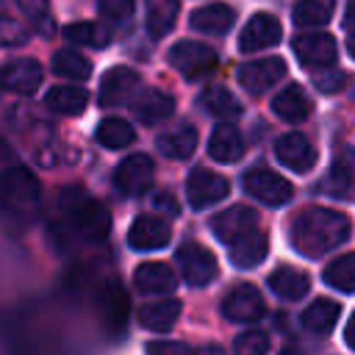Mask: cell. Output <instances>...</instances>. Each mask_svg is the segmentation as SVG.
<instances>
[{
	"label": "cell",
	"mask_w": 355,
	"mask_h": 355,
	"mask_svg": "<svg viewBox=\"0 0 355 355\" xmlns=\"http://www.w3.org/2000/svg\"><path fill=\"white\" fill-rule=\"evenodd\" d=\"M349 216L333 208H302L291 222V247L305 258H322L349 239Z\"/></svg>",
	"instance_id": "6da1fadb"
},
{
	"label": "cell",
	"mask_w": 355,
	"mask_h": 355,
	"mask_svg": "<svg viewBox=\"0 0 355 355\" xmlns=\"http://www.w3.org/2000/svg\"><path fill=\"white\" fill-rule=\"evenodd\" d=\"M61 208L78 227V233L89 241H103L111 233V216L103 202L89 197L80 186H67L61 191Z\"/></svg>",
	"instance_id": "7a4b0ae2"
},
{
	"label": "cell",
	"mask_w": 355,
	"mask_h": 355,
	"mask_svg": "<svg viewBox=\"0 0 355 355\" xmlns=\"http://www.w3.org/2000/svg\"><path fill=\"white\" fill-rule=\"evenodd\" d=\"M169 64L186 78V80H197L202 75H208L214 67H216V53L202 44V42H191V39H183L178 44H172L169 50Z\"/></svg>",
	"instance_id": "3957f363"
},
{
	"label": "cell",
	"mask_w": 355,
	"mask_h": 355,
	"mask_svg": "<svg viewBox=\"0 0 355 355\" xmlns=\"http://www.w3.org/2000/svg\"><path fill=\"white\" fill-rule=\"evenodd\" d=\"M178 263H180V275L189 286L200 288V286H208L216 272H219V263L214 258L211 250H205L202 244L197 241H186L178 247Z\"/></svg>",
	"instance_id": "277c9868"
},
{
	"label": "cell",
	"mask_w": 355,
	"mask_h": 355,
	"mask_svg": "<svg viewBox=\"0 0 355 355\" xmlns=\"http://www.w3.org/2000/svg\"><path fill=\"white\" fill-rule=\"evenodd\" d=\"M211 230L222 244H236L258 230V214L250 205H230L211 219Z\"/></svg>",
	"instance_id": "5b68a950"
},
{
	"label": "cell",
	"mask_w": 355,
	"mask_h": 355,
	"mask_svg": "<svg viewBox=\"0 0 355 355\" xmlns=\"http://www.w3.org/2000/svg\"><path fill=\"white\" fill-rule=\"evenodd\" d=\"M150 183H153V161H150V155L133 153V155L119 161V166L114 172V186H116L119 194L139 197V194H144L150 189Z\"/></svg>",
	"instance_id": "8992f818"
},
{
	"label": "cell",
	"mask_w": 355,
	"mask_h": 355,
	"mask_svg": "<svg viewBox=\"0 0 355 355\" xmlns=\"http://www.w3.org/2000/svg\"><path fill=\"white\" fill-rule=\"evenodd\" d=\"M244 189L263 205H286L294 194L291 183L272 169H250L244 175Z\"/></svg>",
	"instance_id": "52a82bcc"
},
{
	"label": "cell",
	"mask_w": 355,
	"mask_h": 355,
	"mask_svg": "<svg viewBox=\"0 0 355 355\" xmlns=\"http://www.w3.org/2000/svg\"><path fill=\"white\" fill-rule=\"evenodd\" d=\"M286 75V61L277 55L269 58H255L239 67V83L244 92L250 94H263L266 89H272L280 78Z\"/></svg>",
	"instance_id": "ba28073f"
},
{
	"label": "cell",
	"mask_w": 355,
	"mask_h": 355,
	"mask_svg": "<svg viewBox=\"0 0 355 355\" xmlns=\"http://www.w3.org/2000/svg\"><path fill=\"white\" fill-rule=\"evenodd\" d=\"M280 36H283V31H280L277 17L275 14H266V11H258L241 28V33H239V50L241 53H258V50H266V47L277 44Z\"/></svg>",
	"instance_id": "9c48e42d"
},
{
	"label": "cell",
	"mask_w": 355,
	"mask_h": 355,
	"mask_svg": "<svg viewBox=\"0 0 355 355\" xmlns=\"http://www.w3.org/2000/svg\"><path fill=\"white\" fill-rule=\"evenodd\" d=\"M227 191H230L227 178H222V175H216L211 169H194L189 175V180H186V197H189L191 208H197V211L225 200Z\"/></svg>",
	"instance_id": "30bf717a"
},
{
	"label": "cell",
	"mask_w": 355,
	"mask_h": 355,
	"mask_svg": "<svg viewBox=\"0 0 355 355\" xmlns=\"http://www.w3.org/2000/svg\"><path fill=\"white\" fill-rule=\"evenodd\" d=\"M263 311H266L263 297L250 283H241V286L230 288L222 300V316L230 319V322H258L263 316Z\"/></svg>",
	"instance_id": "8fae6325"
},
{
	"label": "cell",
	"mask_w": 355,
	"mask_h": 355,
	"mask_svg": "<svg viewBox=\"0 0 355 355\" xmlns=\"http://www.w3.org/2000/svg\"><path fill=\"white\" fill-rule=\"evenodd\" d=\"M291 47H294L297 61L313 72L333 67L336 61V42L330 33H300Z\"/></svg>",
	"instance_id": "7c38bea8"
},
{
	"label": "cell",
	"mask_w": 355,
	"mask_h": 355,
	"mask_svg": "<svg viewBox=\"0 0 355 355\" xmlns=\"http://www.w3.org/2000/svg\"><path fill=\"white\" fill-rule=\"evenodd\" d=\"M275 158L291 172H311L316 166V147L302 133H286L275 141Z\"/></svg>",
	"instance_id": "4fadbf2b"
},
{
	"label": "cell",
	"mask_w": 355,
	"mask_h": 355,
	"mask_svg": "<svg viewBox=\"0 0 355 355\" xmlns=\"http://www.w3.org/2000/svg\"><path fill=\"white\" fill-rule=\"evenodd\" d=\"M0 194L11 205H19V208L33 205L39 200V180L25 166H8L0 172Z\"/></svg>",
	"instance_id": "5bb4252c"
},
{
	"label": "cell",
	"mask_w": 355,
	"mask_h": 355,
	"mask_svg": "<svg viewBox=\"0 0 355 355\" xmlns=\"http://www.w3.org/2000/svg\"><path fill=\"white\" fill-rule=\"evenodd\" d=\"M0 86L14 94H33L42 86V67L33 58H17L0 67Z\"/></svg>",
	"instance_id": "9a60e30c"
},
{
	"label": "cell",
	"mask_w": 355,
	"mask_h": 355,
	"mask_svg": "<svg viewBox=\"0 0 355 355\" xmlns=\"http://www.w3.org/2000/svg\"><path fill=\"white\" fill-rule=\"evenodd\" d=\"M139 86V72L130 69V67H114L103 75L100 80V92H97V100L100 105H125L133 94V89Z\"/></svg>",
	"instance_id": "2e32d148"
},
{
	"label": "cell",
	"mask_w": 355,
	"mask_h": 355,
	"mask_svg": "<svg viewBox=\"0 0 355 355\" xmlns=\"http://www.w3.org/2000/svg\"><path fill=\"white\" fill-rule=\"evenodd\" d=\"M236 22V11L227 6V3H208V6H200L197 11H191L189 17V25L191 31L197 33H211V36H222L233 28Z\"/></svg>",
	"instance_id": "e0dca14e"
},
{
	"label": "cell",
	"mask_w": 355,
	"mask_h": 355,
	"mask_svg": "<svg viewBox=\"0 0 355 355\" xmlns=\"http://www.w3.org/2000/svg\"><path fill=\"white\" fill-rule=\"evenodd\" d=\"M166 241H169V225L158 216H150V214L139 216L128 230V244L133 250H141V252L161 250Z\"/></svg>",
	"instance_id": "ac0fdd59"
},
{
	"label": "cell",
	"mask_w": 355,
	"mask_h": 355,
	"mask_svg": "<svg viewBox=\"0 0 355 355\" xmlns=\"http://www.w3.org/2000/svg\"><path fill=\"white\" fill-rule=\"evenodd\" d=\"M133 114L139 122L155 125V122L169 119L175 114V100H172V94H166L161 89H144L133 100Z\"/></svg>",
	"instance_id": "d6986e66"
},
{
	"label": "cell",
	"mask_w": 355,
	"mask_h": 355,
	"mask_svg": "<svg viewBox=\"0 0 355 355\" xmlns=\"http://www.w3.org/2000/svg\"><path fill=\"white\" fill-rule=\"evenodd\" d=\"M178 316H180V300H172V297L155 300V302H144L136 311L139 324L144 330H155V333L172 330V324L178 322Z\"/></svg>",
	"instance_id": "ffe728a7"
},
{
	"label": "cell",
	"mask_w": 355,
	"mask_h": 355,
	"mask_svg": "<svg viewBox=\"0 0 355 355\" xmlns=\"http://www.w3.org/2000/svg\"><path fill=\"white\" fill-rule=\"evenodd\" d=\"M208 155L219 164H233L244 155V139L241 133L230 125V122H222L214 128L211 139H208Z\"/></svg>",
	"instance_id": "44dd1931"
},
{
	"label": "cell",
	"mask_w": 355,
	"mask_h": 355,
	"mask_svg": "<svg viewBox=\"0 0 355 355\" xmlns=\"http://www.w3.org/2000/svg\"><path fill=\"white\" fill-rule=\"evenodd\" d=\"M133 280H136V288H139L141 294H169V291H175V286H178L175 272H172L166 263H161V261H147V263H141V266L136 269Z\"/></svg>",
	"instance_id": "7402d4cb"
},
{
	"label": "cell",
	"mask_w": 355,
	"mask_h": 355,
	"mask_svg": "<svg viewBox=\"0 0 355 355\" xmlns=\"http://www.w3.org/2000/svg\"><path fill=\"white\" fill-rule=\"evenodd\" d=\"M272 111H275L280 119H286V122H302V119L311 114V100H308V94H305L302 86L291 83V86L280 89V92L272 97Z\"/></svg>",
	"instance_id": "603a6c76"
},
{
	"label": "cell",
	"mask_w": 355,
	"mask_h": 355,
	"mask_svg": "<svg viewBox=\"0 0 355 355\" xmlns=\"http://www.w3.org/2000/svg\"><path fill=\"white\" fill-rule=\"evenodd\" d=\"M269 288H272L280 300L294 302V300H302V297L308 294L311 280H308L305 272H300V269H294V266H277V269L269 275Z\"/></svg>",
	"instance_id": "cb8c5ba5"
},
{
	"label": "cell",
	"mask_w": 355,
	"mask_h": 355,
	"mask_svg": "<svg viewBox=\"0 0 355 355\" xmlns=\"http://www.w3.org/2000/svg\"><path fill=\"white\" fill-rule=\"evenodd\" d=\"M266 252H269V239H266V233H261V230H252V233L244 236L241 241L230 244V261H233V266H239V269H252V266H258V263L266 258Z\"/></svg>",
	"instance_id": "d4e9b609"
},
{
	"label": "cell",
	"mask_w": 355,
	"mask_h": 355,
	"mask_svg": "<svg viewBox=\"0 0 355 355\" xmlns=\"http://www.w3.org/2000/svg\"><path fill=\"white\" fill-rule=\"evenodd\" d=\"M44 105L61 116H78L89 105V94L80 86H53L44 97Z\"/></svg>",
	"instance_id": "484cf974"
},
{
	"label": "cell",
	"mask_w": 355,
	"mask_h": 355,
	"mask_svg": "<svg viewBox=\"0 0 355 355\" xmlns=\"http://www.w3.org/2000/svg\"><path fill=\"white\" fill-rule=\"evenodd\" d=\"M338 316H341V305L336 302V300H313L305 311H302V327L308 330V333H316V336H322V333H330L333 327H336V322H338Z\"/></svg>",
	"instance_id": "4316f807"
},
{
	"label": "cell",
	"mask_w": 355,
	"mask_h": 355,
	"mask_svg": "<svg viewBox=\"0 0 355 355\" xmlns=\"http://www.w3.org/2000/svg\"><path fill=\"white\" fill-rule=\"evenodd\" d=\"M324 189L333 197H352V191H355V155L352 153L336 155V161L330 164Z\"/></svg>",
	"instance_id": "83f0119b"
},
{
	"label": "cell",
	"mask_w": 355,
	"mask_h": 355,
	"mask_svg": "<svg viewBox=\"0 0 355 355\" xmlns=\"http://www.w3.org/2000/svg\"><path fill=\"white\" fill-rule=\"evenodd\" d=\"M178 0H147V33L153 39H164L178 19Z\"/></svg>",
	"instance_id": "f1b7e54d"
},
{
	"label": "cell",
	"mask_w": 355,
	"mask_h": 355,
	"mask_svg": "<svg viewBox=\"0 0 355 355\" xmlns=\"http://www.w3.org/2000/svg\"><path fill=\"white\" fill-rule=\"evenodd\" d=\"M94 139H97L105 150H122V147L133 144L136 133H133V128H130L128 119H122V116H105V119L97 125Z\"/></svg>",
	"instance_id": "f546056e"
},
{
	"label": "cell",
	"mask_w": 355,
	"mask_h": 355,
	"mask_svg": "<svg viewBox=\"0 0 355 355\" xmlns=\"http://www.w3.org/2000/svg\"><path fill=\"white\" fill-rule=\"evenodd\" d=\"M194 147H197V130L191 125H180V128H175L158 139V150L166 158H178V161L189 158L194 153Z\"/></svg>",
	"instance_id": "4dcf8cb0"
},
{
	"label": "cell",
	"mask_w": 355,
	"mask_h": 355,
	"mask_svg": "<svg viewBox=\"0 0 355 355\" xmlns=\"http://www.w3.org/2000/svg\"><path fill=\"white\" fill-rule=\"evenodd\" d=\"M200 103L202 108L216 116V119H233L241 114V103L225 89V86H208L202 94H200Z\"/></svg>",
	"instance_id": "1f68e13d"
},
{
	"label": "cell",
	"mask_w": 355,
	"mask_h": 355,
	"mask_svg": "<svg viewBox=\"0 0 355 355\" xmlns=\"http://www.w3.org/2000/svg\"><path fill=\"white\" fill-rule=\"evenodd\" d=\"M324 283L336 291L352 294L355 291V252H344V255L333 258L324 266Z\"/></svg>",
	"instance_id": "d6a6232c"
},
{
	"label": "cell",
	"mask_w": 355,
	"mask_h": 355,
	"mask_svg": "<svg viewBox=\"0 0 355 355\" xmlns=\"http://www.w3.org/2000/svg\"><path fill=\"white\" fill-rule=\"evenodd\" d=\"M333 11H336V0H297L294 22L300 28H319L333 17Z\"/></svg>",
	"instance_id": "836d02e7"
},
{
	"label": "cell",
	"mask_w": 355,
	"mask_h": 355,
	"mask_svg": "<svg viewBox=\"0 0 355 355\" xmlns=\"http://www.w3.org/2000/svg\"><path fill=\"white\" fill-rule=\"evenodd\" d=\"M67 42L72 44H89V47H105L111 42V28L100 25V22H72L64 28Z\"/></svg>",
	"instance_id": "e575fe53"
},
{
	"label": "cell",
	"mask_w": 355,
	"mask_h": 355,
	"mask_svg": "<svg viewBox=\"0 0 355 355\" xmlns=\"http://www.w3.org/2000/svg\"><path fill=\"white\" fill-rule=\"evenodd\" d=\"M53 72H55L58 78L83 80V78H89L92 64H89L80 53H75V50H58V53L53 55Z\"/></svg>",
	"instance_id": "d590c367"
},
{
	"label": "cell",
	"mask_w": 355,
	"mask_h": 355,
	"mask_svg": "<svg viewBox=\"0 0 355 355\" xmlns=\"http://www.w3.org/2000/svg\"><path fill=\"white\" fill-rule=\"evenodd\" d=\"M100 305H103V313H105L108 322H114V324L125 322V316H128V297H125V291L119 286H108L103 291V297H100Z\"/></svg>",
	"instance_id": "8d00e7d4"
},
{
	"label": "cell",
	"mask_w": 355,
	"mask_h": 355,
	"mask_svg": "<svg viewBox=\"0 0 355 355\" xmlns=\"http://www.w3.org/2000/svg\"><path fill=\"white\" fill-rule=\"evenodd\" d=\"M17 6L33 19V25H36V31L39 33H53V28H55V22H53V17H50V11H47V0H17Z\"/></svg>",
	"instance_id": "74e56055"
},
{
	"label": "cell",
	"mask_w": 355,
	"mask_h": 355,
	"mask_svg": "<svg viewBox=\"0 0 355 355\" xmlns=\"http://www.w3.org/2000/svg\"><path fill=\"white\" fill-rule=\"evenodd\" d=\"M236 355H266L269 349V336L263 330H244L236 336Z\"/></svg>",
	"instance_id": "f35d334b"
},
{
	"label": "cell",
	"mask_w": 355,
	"mask_h": 355,
	"mask_svg": "<svg viewBox=\"0 0 355 355\" xmlns=\"http://www.w3.org/2000/svg\"><path fill=\"white\" fill-rule=\"evenodd\" d=\"M25 42H28V28L8 14H0V47H22Z\"/></svg>",
	"instance_id": "ab89813d"
},
{
	"label": "cell",
	"mask_w": 355,
	"mask_h": 355,
	"mask_svg": "<svg viewBox=\"0 0 355 355\" xmlns=\"http://www.w3.org/2000/svg\"><path fill=\"white\" fill-rule=\"evenodd\" d=\"M344 83H347V72L338 69V67H324V69H316L313 72V86L322 94H333V92L344 89Z\"/></svg>",
	"instance_id": "60d3db41"
},
{
	"label": "cell",
	"mask_w": 355,
	"mask_h": 355,
	"mask_svg": "<svg viewBox=\"0 0 355 355\" xmlns=\"http://www.w3.org/2000/svg\"><path fill=\"white\" fill-rule=\"evenodd\" d=\"M108 19H128L133 14V0H97Z\"/></svg>",
	"instance_id": "b9f144b4"
},
{
	"label": "cell",
	"mask_w": 355,
	"mask_h": 355,
	"mask_svg": "<svg viewBox=\"0 0 355 355\" xmlns=\"http://www.w3.org/2000/svg\"><path fill=\"white\" fill-rule=\"evenodd\" d=\"M158 208L166 211L169 216H178V214H180V205H178L169 194H158V197H155V211H158Z\"/></svg>",
	"instance_id": "7bdbcfd3"
},
{
	"label": "cell",
	"mask_w": 355,
	"mask_h": 355,
	"mask_svg": "<svg viewBox=\"0 0 355 355\" xmlns=\"http://www.w3.org/2000/svg\"><path fill=\"white\" fill-rule=\"evenodd\" d=\"M344 341L355 349V313L349 316V322H347V327H344Z\"/></svg>",
	"instance_id": "ee69618b"
},
{
	"label": "cell",
	"mask_w": 355,
	"mask_h": 355,
	"mask_svg": "<svg viewBox=\"0 0 355 355\" xmlns=\"http://www.w3.org/2000/svg\"><path fill=\"white\" fill-rule=\"evenodd\" d=\"M194 355H225V349L216 347V344H205V347H200Z\"/></svg>",
	"instance_id": "f6af8a7d"
},
{
	"label": "cell",
	"mask_w": 355,
	"mask_h": 355,
	"mask_svg": "<svg viewBox=\"0 0 355 355\" xmlns=\"http://www.w3.org/2000/svg\"><path fill=\"white\" fill-rule=\"evenodd\" d=\"M344 22L349 28H355V0H347V11H344Z\"/></svg>",
	"instance_id": "bcb514c9"
},
{
	"label": "cell",
	"mask_w": 355,
	"mask_h": 355,
	"mask_svg": "<svg viewBox=\"0 0 355 355\" xmlns=\"http://www.w3.org/2000/svg\"><path fill=\"white\" fill-rule=\"evenodd\" d=\"M347 50H349V55L355 58V33H349V39H347Z\"/></svg>",
	"instance_id": "7dc6e473"
},
{
	"label": "cell",
	"mask_w": 355,
	"mask_h": 355,
	"mask_svg": "<svg viewBox=\"0 0 355 355\" xmlns=\"http://www.w3.org/2000/svg\"><path fill=\"white\" fill-rule=\"evenodd\" d=\"M280 355H300V352H294V349H286V352H280Z\"/></svg>",
	"instance_id": "c3c4849f"
}]
</instances>
